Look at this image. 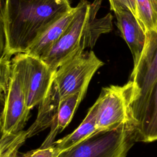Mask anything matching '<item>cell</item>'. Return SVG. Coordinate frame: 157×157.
<instances>
[{"mask_svg":"<svg viewBox=\"0 0 157 157\" xmlns=\"http://www.w3.org/2000/svg\"><path fill=\"white\" fill-rule=\"evenodd\" d=\"M103 65L92 50L83 51L63 63L53 78L61 99L87 89L94 73Z\"/></svg>","mask_w":157,"mask_h":157,"instance_id":"obj_5","label":"cell"},{"mask_svg":"<svg viewBox=\"0 0 157 157\" xmlns=\"http://www.w3.org/2000/svg\"><path fill=\"white\" fill-rule=\"evenodd\" d=\"M110 10L114 12L122 9L129 10L137 18V9L136 0H109ZM138 20V19H137Z\"/></svg>","mask_w":157,"mask_h":157,"instance_id":"obj_19","label":"cell"},{"mask_svg":"<svg viewBox=\"0 0 157 157\" xmlns=\"http://www.w3.org/2000/svg\"><path fill=\"white\" fill-rule=\"evenodd\" d=\"M77 6L49 26L35 40L26 53L41 58L54 46L74 19Z\"/></svg>","mask_w":157,"mask_h":157,"instance_id":"obj_11","label":"cell"},{"mask_svg":"<svg viewBox=\"0 0 157 157\" xmlns=\"http://www.w3.org/2000/svg\"><path fill=\"white\" fill-rule=\"evenodd\" d=\"M102 0L90 3L81 0L69 26L54 46L40 59L53 71L86 48H92L99 36L112 30L113 17L110 13L101 18L96 15Z\"/></svg>","mask_w":157,"mask_h":157,"instance_id":"obj_2","label":"cell"},{"mask_svg":"<svg viewBox=\"0 0 157 157\" xmlns=\"http://www.w3.org/2000/svg\"><path fill=\"white\" fill-rule=\"evenodd\" d=\"M61 151L54 144L47 147H40L39 148L33 150L17 157H58Z\"/></svg>","mask_w":157,"mask_h":157,"instance_id":"obj_18","label":"cell"},{"mask_svg":"<svg viewBox=\"0 0 157 157\" xmlns=\"http://www.w3.org/2000/svg\"><path fill=\"white\" fill-rule=\"evenodd\" d=\"M132 88L128 82L123 86L110 85L102 89L95 102L97 131L109 130L131 123L130 105Z\"/></svg>","mask_w":157,"mask_h":157,"instance_id":"obj_6","label":"cell"},{"mask_svg":"<svg viewBox=\"0 0 157 157\" xmlns=\"http://www.w3.org/2000/svg\"><path fill=\"white\" fill-rule=\"evenodd\" d=\"M117 26L132 53L134 66L138 63L146 42V33L136 16L128 9L114 12Z\"/></svg>","mask_w":157,"mask_h":157,"instance_id":"obj_10","label":"cell"},{"mask_svg":"<svg viewBox=\"0 0 157 157\" xmlns=\"http://www.w3.org/2000/svg\"><path fill=\"white\" fill-rule=\"evenodd\" d=\"M11 55L2 54L0 58V98L1 102L6 97L12 74Z\"/></svg>","mask_w":157,"mask_h":157,"instance_id":"obj_17","label":"cell"},{"mask_svg":"<svg viewBox=\"0 0 157 157\" xmlns=\"http://www.w3.org/2000/svg\"><path fill=\"white\" fill-rule=\"evenodd\" d=\"M137 19L147 33L157 32V0H136Z\"/></svg>","mask_w":157,"mask_h":157,"instance_id":"obj_15","label":"cell"},{"mask_svg":"<svg viewBox=\"0 0 157 157\" xmlns=\"http://www.w3.org/2000/svg\"><path fill=\"white\" fill-rule=\"evenodd\" d=\"M26 53H18L12 59V74L6 97L1 102V134L23 130L29 117L25 86Z\"/></svg>","mask_w":157,"mask_h":157,"instance_id":"obj_4","label":"cell"},{"mask_svg":"<svg viewBox=\"0 0 157 157\" xmlns=\"http://www.w3.org/2000/svg\"><path fill=\"white\" fill-rule=\"evenodd\" d=\"M87 89H83L61 100L56 117L50 127V131L41 145L47 147L53 144L56 136L60 133L71 122L75 110L84 98Z\"/></svg>","mask_w":157,"mask_h":157,"instance_id":"obj_13","label":"cell"},{"mask_svg":"<svg viewBox=\"0 0 157 157\" xmlns=\"http://www.w3.org/2000/svg\"><path fill=\"white\" fill-rule=\"evenodd\" d=\"M131 123L136 142L157 140V79L145 101L133 115Z\"/></svg>","mask_w":157,"mask_h":157,"instance_id":"obj_9","label":"cell"},{"mask_svg":"<svg viewBox=\"0 0 157 157\" xmlns=\"http://www.w3.org/2000/svg\"><path fill=\"white\" fill-rule=\"evenodd\" d=\"M28 138L27 131L1 135L0 157H17L18 150Z\"/></svg>","mask_w":157,"mask_h":157,"instance_id":"obj_16","label":"cell"},{"mask_svg":"<svg viewBox=\"0 0 157 157\" xmlns=\"http://www.w3.org/2000/svg\"><path fill=\"white\" fill-rule=\"evenodd\" d=\"M55 72L40 58L26 53L25 86L27 106L30 110L47 96Z\"/></svg>","mask_w":157,"mask_h":157,"instance_id":"obj_8","label":"cell"},{"mask_svg":"<svg viewBox=\"0 0 157 157\" xmlns=\"http://www.w3.org/2000/svg\"><path fill=\"white\" fill-rule=\"evenodd\" d=\"M61 100L56 86L53 81L47 96L39 104L36 121L26 130L28 138L51 127L56 117Z\"/></svg>","mask_w":157,"mask_h":157,"instance_id":"obj_12","label":"cell"},{"mask_svg":"<svg viewBox=\"0 0 157 157\" xmlns=\"http://www.w3.org/2000/svg\"><path fill=\"white\" fill-rule=\"evenodd\" d=\"M96 131H98L96 128V105L94 103L90 108L85 119L75 130L54 142L53 144L61 152L82 142Z\"/></svg>","mask_w":157,"mask_h":157,"instance_id":"obj_14","label":"cell"},{"mask_svg":"<svg viewBox=\"0 0 157 157\" xmlns=\"http://www.w3.org/2000/svg\"><path fill=\"white\" fill-rule=\"evenodd\" d=\"M69 0H6L1 7V53H26L49 26L72 10Z\"/></svg>","mask_w":157,"mask_h":157,"instance_id":"obj_1","label":"cell"},{"mask_svg":"<svg viewBox=\"0 0 157 157\" xmlns=\"http://www.w3.org/2000/svg\"><path fill=\"white\" fill-rule=\"evenodd\" d=\"M157 79V32L146 33V42L141 56L134 66L129 82L132 98L130 105L131 118L139 110Z\"/></svg>","mask_w":157,"mask_h":157,"instance_id":"obj_7","label":"cell"},{"mask_svg":"<svg viewBox=\"0 0 157 157\" xmlns=\"http://www.w3.org/2000/svg\"><path fill=\"white\" fill-rule=\"evenodd\" d=\"M131 123L96 131L82 142L61 151L58 157H126L136 142Z\"/></svg>","mask_w":157,"mask_h":157,"instance_id":"obj_3","label":"cell"}]
</instances>
